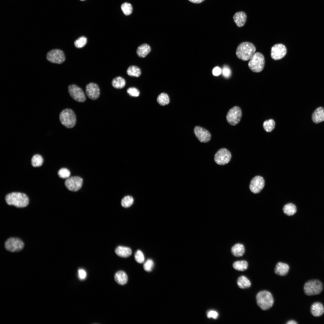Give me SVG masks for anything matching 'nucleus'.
I'll use <instances>...</instances> for the list:
<instances>
[{"instance_id":"9","label":"nucleus","mask_w":324,"mask_h":324,"mask_svg":"<svg viewBox=\"0 0 324 324\" xmlns=\"http://www.w3.org/2000/svg\"><path fill=\"white\" fill-rule=\"evenodd\" d=\"M231 158L230 152L226 148H222L219 149L215 154L214 160L219 165H224L228 163Z\"/></svg>"},{"instance_id":"26","label":"nucleus","mask_w":324,"mask_h":324,"mask_svg":"<svg viewBox=\"0 0 324 324\" xmlns=\"http://www.w3.org/2000/svg\"><path fill=\"white\" fill-rule=\"evenodd\" d=\"M284 213L288 216H292L296 212V206L292 203H289L285 205L283 209Z\"/></svg>"},{"instance_id":"6","label":"nucleus","mask_w":324,"mask_h":324,"mask_svg":"<svg viewBox=\"0 0 324 324\" xmlns=\"http://www.w3.org/2000/svg\"><path fill=\"white\" fill-rule=\"evenodd\" d=\"M265 63V60L263 55L260 52H256L250 59L248 66L253 72L258 73L262 70Z\"/></svg>"},{"instance_id":"18","label":"nucleus","mask_w":324,"mask_h":324,"mask_svg":"<svg viewBox=\"0 0 324 324\" xmlns=\"http://www.w3.org/2000/svg\"><path fill=\"white\" fill-rule=\"evenodd\" d=\"M233 19L237 26L242 27L245 24L247 20V16L246 13L242 11L236 12L233 16Z\"/></svg>"},{"instance_id":"28","label":"nucleus","mask_w":324,"mask_h":324,"mask_svg":"<svg viewBox=\"0 0 324 324\" xmlns=\"http://www.w3.org/2000/svg\"><path fill=\"white\" fill-rule=\"evenodd\" d=\"M248 263L245 260L237 261L234 262L233 267L236 270L243 271L246 270L248 267Z\"/></svg>"},{"instance_id":"17","label":"nucleus","mask_w":324,"mask_h":324,"mask_svg":"<svg viewBox=\"0 0 324 324\" xmlns=\"http://www.w3.org/2000/svg\"><path fill=\"white\" fill-rule=\"evenodd\" d=\"M312 119L316 124L324 121V108L321 106L317 108L312 113Z\"/></svg>"},{"instance_id":"12","label":"nucleus","mask_w":324,"mask_h":324,"mask_svg":"<svg viewBox=\"0 0 324 324\" xmlns=\"http://www.w3.org/2000/svg\"><path fill=\"white\" fill-rule=\"evenodd\" d=\"M68 91L71 97L79 102H83L86 100V97L82 90L75 84L69 85Z\"/></svg>"},{"instance_id":"16","label":"nucleus","mask_w":324,"mask_h":324,"mask_svg":"<svg viewBox=\"0 0 324 324\" xmlns=\"http://www.w3.org/2000/svg\"><path fill=\"white\" fill-rule=\"evenodd\" d=\"M86 92L88 97L92 100L97 99L100 96L99 88L98 86L94 83L91 82L86 86Z\"/></svg>"},{"instance_id":"8","label":"nucleus","mask_w":324,"mask_h":324,"mask_svg":"<svg viewBox=\"0 0 324 324\" xmlns=\"http://www.w3.org/2000/svg\"><path fill=\"white\" fill-rule=\"evenodd\" d=\"M24 244L20 238L17 237H11L5 242L4 246L7 250L11 252H18L23 249Z\"/></svg>"},{"instance_id":"15","label":"nucleus","mask_w":324,"mask_h":324,"mask_svg":"<svg viewBox=\"0 0 324 324\" xmlns=\"http://www.w3.org/2000/svg\"><path fill=\"white\" fill-rule=\"evenodd\" d=\"M264 185L265 181L263 178L262 176H257L254 177L251 180L249 188L252 193L257 194L263 188Z\"/></svg>"},{"instance_id":"19","label":"nucleus","mask_w":324,"mask_h":324,"mask_svg":"<svg viewBox=\"0 0 324 324\" xmlns=\"http://www.w3.org/2000/svg\"><path fill=\"white\" fill-rule=\"evenodd\" d=\"M289 265L281 262H278L274 269V272L278 275L284 276L286 275L289 270Z\"/></svg>"},{"instance_id":"42","label":"nucleus","mask_w":324,"mask_h":324,"mask_svg":"<svg viewBox=\"0 0 324 324\" xmlns=\"http://www.w3.org/2000/svg\"><path fill=\"white\" fill-rule=\"evenodd\" d=\"M207 315L208 318H212L214 319H216L218 317V314L215 311L211 310L207 312Z\"/></svg>"},{"instance_id":"7","label":"nucleus","mask_w":324,"mask_h":324,"mask_svg":"<svg viewBox=\"0 0 324 324\" xmlns=\"http://www.w3.org/2000/svg\"><path fill=\"white\" fill-rule=\"evenodd\" d=\"M242 115L241 109L238 106H234L228 112L226 116V120L230 125L235 126L239 123Z\"/></svg>"},{"instance_id":"45","label":"nucleus","mask_w":324,"mask_h":324,"mask_svg":"<svg viewBox=\"0 0 324 324\" xmlns=\"http://www.w3.org/2000/svg\"><path fill=\"white\" fill-rule=\"evenodd\" d=\"M287 324H296L297 323L294 320H290L287 322Z\"/></svg>"},{"instance_id":"44","label":"nucleus","mask_w":324,"mask_h":324,"mask_svg":"<svg viewBox=\"0 0 324 324\" xmlns=\"http://www.w3.org/2000/svg\"><path fill=\"white\" fill-rule=\"evenodd\" d=\"M191 2L195 4H199L203 2L205 0H188Z\"/></svg>"},{"instance_id":"4","label":"nucleus","mask_w":324,"mask_h":324,"mask_svg":"<svg viewBox=\"0 0 324 324\" xmlns=\"http://www.w3.org/2000/svg\"><path fill=\"white\" fill-rule=\"evenodd\" d=\"M59 119L62 124L68 128H73L76 122L75 113L70 109H66L62 110L60 113Z\"/></svg>"},{"instance_id":"33","label":"nucleus","mask_w":324,"mask_h":324,"mask_svg":"<svg viewBox=\"0 0 324 324\" xmlns=\"http://www.w3.org/2000/svg\"><path fill=\"white\" fill-rule=\"evenodd\" d=\"M263 125V128L266 132H270L274 129L275 122L273 119H270L264 121Z\"/></svg>"},{"instance_id":"40","label":"nucleus","mask_w":324,"mask_h":324,"mask_svg":"<svg viewBox=\"0 0 324 324\" xmlns=\"http://www.w3.org/2000/svg\"><path fill=\"white\" fill-rule=\"evenodd\" d=\"M222 73L224 77L228 78L231 75V70L228 66L225 65L222 68Z\"/></svg>"},{"instance_id":"32","label":"nucleus","mask_w":324,"mask_h":324,"mask_svg":"<svg viewBox=\"0 0 324 324\" xmlns=\"http://www.w3.org/2000/svg\"><path fill=\"white\" fill-rule=\"evenodd\" d=\"M121 9L123 14L126 16L130 15L132 13L133 10L132 5L130 3L127 2H124L121 5Z\"/></svg>"},{"instance_id":"25","label":"nucleus","mask_w":324,"mask_h":324,"mask_svg":"<svg viewBox=\"0 0 324 324\" xmlns=\"http://www.w3.org/2000/svg\"><path fill=\"white\" fill-rule=\"evenodd\" d=\"M237 284L238 286L242 289L248 288L251 285L249 280L244 276H242L238 278Z\"/></svg>"},{"instance_id":"34","label":"nucleus","mask_w":324,"mask_h":324,"mask_svg":"<svg viewBox=\"0 0 324 324\" xmlns=\"http://www.w3.org/2000/svg\"><path fill=\"white\" fill-rule=\"evenodd\" d=\"M134 202V199L130 196H128L124 197L122 200L121 205L124 208H127L130 206Z\"/></svg>"},{"instance_id":"31","label":"nucleus","mask_w":324,"mask_h":324,"mask_svg":"<svg viewBox=\"0 0 324 324\" xmlns=\"http://www.w3.org/2000/svg\"><path fill=\"white\" fill-rule=\"evenodd\" d=\"M43 159L42 157L39 154H36L34 155L31 160L32 165L34 167L40 166L43 163Z\"/></svg>"},{"instance_id":"41","label":"nucleus","mask_w":324,"mask_h":324,"mask_svg":"<svg viewBox=\"0 0 324 324\" xmlns=\"http://www.w3.org/2000/svg\"><path fill=\"white\" fill-rule=\"evenodd\" d=\"M78 274L79 278L81 280H84L86 278V272L83 269L80 268L78 269Z\"/></svg>"},{"instance_id":"36","label":"nucleus","mask_w":324,"mask_h":324,"mask_svg":"<svg viewBox=\"0 0 324 324\" xmlns=\"http://www.w3.org/2000/svg\"><path fill=\"white\" fill-rule=\"evenodd\" d=\"M58 174L59 176L62 178H69L70 175V172L67 169L62 168L58 171Z\"/></svg>"},{"instance_id":"1","label":"nucleus","mask_w":324,"mask_h":324,"mask_svg":"<svg viewBox=\"0 0 324 324\" xmlns=\"http://www.w3.org/2000/svg\"><path fill=\"white\" fill-rule=\"evenodd\" d=\"M7 203L17 208H23L28 204L29 200L25 194L20 192H12L7 195L5 197Z\"/></svg>"},{"instance_id":"39","label":"nucleus","mask_w":324,"mask_h":324,"mask_svg":"<svg viewBox=\"0 0 324 324\" xmlns=\"http://www.w3.org/2000/svg\"><path fill=\"white\" fill-rule=\"evenodd\" d=\"M127 92L130 95L133 97H138L140 94L139 91L134 87L129 88L127 90Z\"/></svg>"},{"instance_id":"2","label":"nucleus","mask_w":324,"mask_h":324,"mask_svg":"<svg viewBox=\"0 0 324 324\" xmlns=\"http://www.w3.org/2000/svg\"><path fill=\"white\" fill-rule=\"evenodd\" d=\"M256 47L252 43L244 42L240 43L238 46L236 54L239 59L244 61L249 60L255 53Z\"/></svg>"},{"instance_id":"5","label":"nucleus","mask_w":324,"mask_h":324,"mask_svg":"<svg viewBox=\"0 0 324 324\" xmlns=\"http://www.w3.org/2000/svg\"><path fill=\"white\" fill-rule=\"evenodd\" d=\"M323 286L319 280L314 279L309 280L305 283L304 287V292L308 296L319 294L322 291Z\"/></svg>"},{"instance_id":"35","label":"nucleus","mask_w":324,"mask_h":324,"mask_svg":"<svg viewBox=\"0 0 324 324\" xmlns=\"http://www.w3.org/2000/svg\"><path fill=\"white\" fill-rule=\"evenodd\" d=\"M87 42V38L84 36H82L75 40L74 44L76 48H81L85 46Z\"/></svg>"},{"instance_id":"20","label":"nucleus","mask_w":324,"mask_h":324,"mask_svg":"<svg viewBox=\"0 0 324 324\" xmlns=\"http://www.w3.org/2000/svg\"><path fill=\"white\" fill-rule=\"evenodd\" d=\"M310 311L312 315L316 317H318L324 313V307L321 303L316 302L311 305Z\"/></svg>"},{"instance_id":"38","label":"nucleus","mask_w":324,"mask_h":324,"mask_svg":"<svg viewBox=\"0 0 324 324\" xmlns=\"http://www.w3.org/2000/svg\"><path fill=\"white\" fill-rule=\"evenodd\" d=\"M154 266V263L153 260L150 259H148L144 263L143 265L144 270L148 272L152 271Z\"/></svg>"},{"instance_id":"43","label":"nucleus","mask_w":324,"mask_h":324,"mask_svg":"<svg viewBox=\"0 0 324 324\" xmlns=\"http://www.w3.org/2000/svg\"><path fill=\"white\" fill-rule=\"evenodd\" d=\"M221 72V69L219 67H215L212 70L213 74L214 76H218L220 75Z\"/></svg>"},{"instance_id":"22","label":"nucleus","mask_w":324,"mask_h":324,"mask_svg":"<svg viewBox=\"0 0 324 324\" xmlns=\"http://www.w3.org/2000/svg\"><path fill=\"white\" fill-rule=\"evenodd\" d=\"M150 46L146 44L140 45L137 48L136 52L138 56L141 58L145 57L151 51Z\"/></svg>"},{"instance_id":"3","label":"nucleus","mask_w":324,"mask_h":324,"mask_svg":"<svg viewBox=\"0 0 324 324\" xmlns=\"http://www.w3.org/2000/svg\"><path fill=\"white\" fill-rule=\"evenodd\" d=\"M256 299L258 305L263 310L269 309L274 303L272 296L270 292L266 290L259 292L256 296Z\"/></svg>"},{"instance_id":"29","label":"nucleus","mask_w":324,"mask_h":324,"mask_svg":"<svg viewBox=\"0 0 324 324\" xmlns=\"http://www.w3.org/2000/svg\"><path fill=\"white\" fill-rule=\"evenodd\" d=\"M127 73L130 76L138 77L141 74V70L138 67L132 65L128 68L127 70Z\"/></svg>"},{"instance_id":"23","label":"nucleus","mask_w":324,"mask_h":324,"mask_svg":"<svg viewBox=\"0 0 324 324\" xmlns=\"http://www.w3.org/2000/svg\"><path fill=\"white\" fill-rule=\"evenodd\" d=\"M114 279L118 284L121 285H124L127 283L128 277L125 272L122 271H119L115 273L114 275Z\"/></svg>"},{"instance_id":"30","label":"nucleus","mask_w":324,"mask_h":324,"mask_svg":"<svg viewBox=\"0 0 324 324\" xmlns=\"http://www.w3.org/2000/svg\"><path fill=\"white\" fill-rule=\"evenodd\" d=\"M157 101L160 105L164 106L169 104L170 102V99L166 94L163 93L158 96Z\"/></svg>"},{"instance_id":"11","label":"nucleus","mask_w":324,"mask_h":324,"mask_svg":"<svg viewBox=\"0 0 324 324\" xmlns=\"http://www.w3.org/2000/svg\"><path fill=\"white\" fill-rule=\"evenodd\" d=\"M82 183V179L77 176L69 177L67 178L64 182L66 188L72 191H78L81 188Z\"/></svg>"},{"instance_id":"10","label":"nucleus","mask_w":324,"mask_h":324,"mask_svg":"<svg viewBox=\"0 0 324 324\" xmlns=\"http://www.w3.org/2000/svg\"><path fill=\"white\" fill-rule=\"evenodd\" d=\"M46 58L51 62L60 64L65 61V56L62 50L58 49H55L50 51L47 53Z\"/></svg>"},{"instance_id":"27","label":"nucleus","mask_w":324,"mask_h":324,"mask_svg":"<svg viewBox=\"0 0 324 324\" xmlns=\"http://www.w3.org/2000/svg\"><path fill=\"white\" fill-rule=\"evenodd\" d=\"M126 84L125 80L120 76L116 77L114 78L112 81V86L117 89H121L123 88Z\"/></svg>"},{"instance_id":"24","label":"nucleus","mask_w":324,"mask_h":324,"mask_svg":"<svg viewBox=\"0 0 324 324\" xmlns=\"http://www.w3.org/2000/svg\"><path fill=\"white\" fill-rule=\"evenodd\" d=\"M231 251L234 256L240 257L242 256L244 253V247L242 244L237 243L232 247Z\"/></svg>"},{"instance_id":"21","label":"nucleus","mask_w":324,"mask_h":324,"mask_svg":"<svg viewBox=\"0 0 324 324\" xmlns=\"http://www.w3.org/2000/svg\"><path fill=\"white\" fill-rule=\"evenodd\" d=\"M115 252L118 256L124 258L130 256L132 254V250L130 248L121 246L116 248Z\"/></svg>"},{"instance_id":"37","label":"nucleus","mask_w":324,"mask_h":324,"mask_svg":"<svg viewBox=\"0 0 324 324\" xmlns=\"http://www.w3.org/2000/svg\"><path fill=\"white\" fill-rule=\"evenodd\" d=\"M134 258L136 261L139 263H143L145 259L143 253L140 250H138L136 252L134 255Z\"/></svg>"},{"instance_id":"14","label":"nucleus","mask_w":324,"mask_h":324,"mask_svg":"<svg viewBox=\"0 0 324 324\" xmlns=\"http://www.w3.org/2000/svg\"><path fill=\"white\" fill-rule=\"evenodd\" d=\"M194 132L196 137L201 142L206 143L209 141L211 139L210 133L202 127L195 126L194 128Z\"/></svg>"},{"instance_id":"13","label":"nucleus","mask_w":324,"mask_h":324,"mask_svg":"<svg viewBox=\"0 0 324 324\" xmlns=\"http://www.w3.org/2000/svg\"><path fill=\"white\" fill-rule=\"evenodd\" d=\"M286 52V48L284 45L281 44H277L271 48V56L274 60H280L285 56Z\"/></svg>"},{"instance_id":"46","label":"nucleus","mask_w":324,"mask_h":324,"mask_svg":"<svg viewBox=\"0 0 324 324\" xmlns=\"http://www.w3.org/2000/svg\"><path fill=\"white\" fill-rule=\"evenodd\" d=\"M80 0L82 1H84L85 0Z\"/></svg>"}]
</instances>
